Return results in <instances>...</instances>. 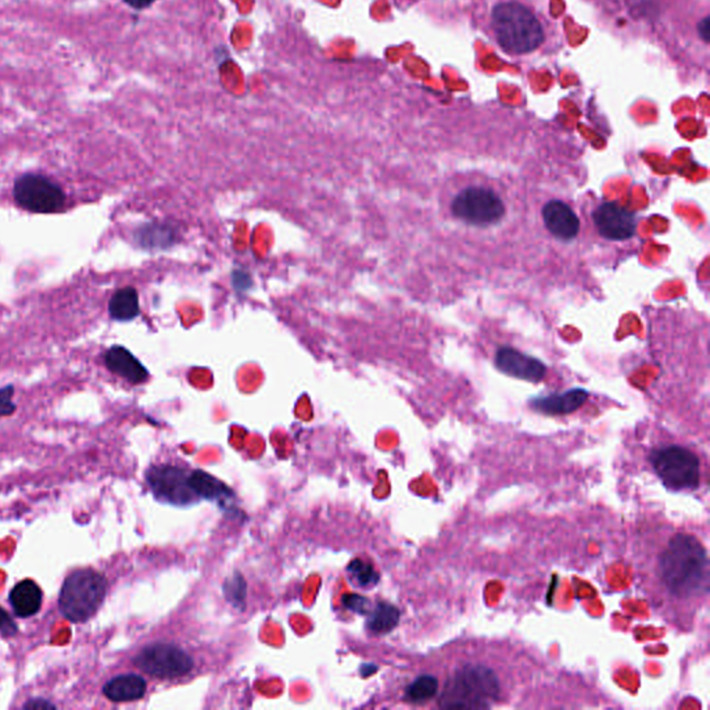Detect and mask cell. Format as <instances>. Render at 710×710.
Wrapping results in <instances>:
<instances>
[{
    "mask_svg": "<svg viewBox=\"0 0 710 710\" xmlns=\"http://www.w3.org/2000/svg\"><path fill=\"white\" fill-rule=\"evenodd\" d=\"M652 576L666 606L680 610L704 600L709 590L706 549L692 534H672L655 555Z\"/></svg>",
    "mask_w": 710,
    "mask_h": 710,
    "instance_id": "obj_1",
    "label": "cell"
},
{
    "mask_svg": "<svg viewBox=\"0 0 710 710\" xmlns=\"http://www.w3.org/2000/svg\"><path fill=\"white\" fill-rule=\"evenodd\" d=\"M512 682L489 657L469 655L455 662L439 690L443 709H490L508 698Z\"/></svg>",
    "mask_w": 710,
    "mask_h": 710,
    "instance_id": "obj_2",
    "label": "cell"
},
{
    "mask_svg": "<svg viewBox=\"0 0 710 710\" xmlns=\"http://www.w3.org/2000/svg\"><path fill=\"white\" fill-rule=\"evenodd\" d=\"M491 27L502 51L514 56L531 53L544 42L541 22L518 2L497 4L492 9Z\"/></svg>",
    "mask_w": 710,
    "mask_h": 710,
    "instance_id": "obj_3",
    "label": "cell"
},
{
    "mask_svg": "<svg viewBox=\"0 0 710 710\" xmlns=\"http://www.w3.org/2000/svg\"><path fill=\"white\" fill-rule=\"evenodd\" d=\"M108 594V580L93 569L67 576L59 595V610L71 623H85L98 612Z\"/></svg>",
    "mask_w": 710,
    "mask_h": 710,
    "instance_id": "obj_4",
    "label": "cell"
},
{
    "mask_svg": "<svg viewBox=\"0 0 710 710\" xmlns=\"http://www.w3.org/2000/svg\"><path fill=\"white\" fill-rule=\"evenodd\" d=\"M650 464L663 486L673 491L695 490L701 480V464L697 454L680 445H666L650 454Z\"/></svg>",
    "mask_w": 710,
    "mask_h": 710,
    "instance_id": "obj_5",
    "label": "cell"
},
{
    "mask_svg": "<svg viewBox=\"0 0 710 710\" xmlns=\"http://www.w3.org/2000/svg\"><path fill=\"white\" fill-rule=\"evenodd\" d=\"M452 217L474 227L496 225L506 215V204L494 190L486 187H467L451 200Z\"/></svg>",
    "mask_w": 710,
    "mask_h": 710,
    "instance_id": "obj_6",
    "label": "cell"
},
{
    "mask_svg": "<svg viewBox=\"0 0 710 710\" xmlns=\"http://www.w3.org/2000/svg\"><path fill=\"white\" fill-rule=\"evenodd\" d=\"M14 202L21 209L36 214H53L66 204V193L59 183L39 174H24L13 187Z\"/></svg>",
    "mask_w": 710,
    "mask_h": 710,
    "instance_id": "obj_7",
    "label": "cell"
},
{
    "mask_svg": "<svg viewBox=\"0 0 710 710\" xmlns=\"http://www.w3.org/2000/svg\"><path fill=\"white\" fill-rule=\"evenodd\" d=\"M136 667L156 679L174 680L189 674L195 666L182 648L168 642H155L143 648L133 659Z\"/></svg>",
    "mask_w": 710,
    "mask_h": 710,
    "instance_id": "obj_8",
    "label": "cell"
},
{
    "mask_svg": "<svg viewBox=\"0 0 710 710\" xmlns=\"http://www.w3.org/2000/svg\"><path fill=\"white\" fill-rule=\"evenodd\" d=\"M187 479L189 475L183 469L168 465L150 467L146 474L148 487L156 499L174 506H187L197 499L196 494L190 489Z\"/></svg>",
    "mask_w": 710,
    "mask_h": 710,
    "instance_id": "obj_9",
    "label": "cell"
},
{
    "mask_svg": "<svg viewBox=\"0 0 710 710\" xmlns=\"http://www.w3.org/2000/svg\"><path fill=\"white\" fill-rule=\"evenodd\" d=\"M593 221L603 239L622 242L632 239L637 231V219L630 210L618 203H602L594 210Z\"/></svg>",
    "mask_w": 710,
    "mask_h": 710,
    "instance_id": "obj_10",
    "label": "cell"
},
{
    "mask_svg": "<svg viewBox=\"0 0 710 710\" xmlns=\"http://www.w3.org/2000/svg\"><path fill=\"white\" fill-rule=\"evenodd\" d=\"M496 366L502 373L526 382H541L546 375V366L540 360L512 347L497 351Z\"/></svg>",
    "mask_w": 710,
    "mask_h": 710,
    "instance_id": "obj_11",
    "label": "cell"
},
{
    "mask_svg": "<svg viewBox=\"0 0 710 710\" xmlns=\"http://www.w3.org/2000/svg\"><path fill=\"white\" fill-rule=\"evenodd\" d=\"M544 225L549 234L563 242H570L580 231V219L570 205L561 200H551L541 210Z\"/></svg>",
    "mask_w": 710,
    "mask_h": 710,
    "instance_id": "obj_12",
    "label": "cell"
},
{
    "mask_svg": "<svg viewBox=\"0 0 710 710\" xmlns=\"http://www.w3.org/2000/svg\"><path fill=\"white\" fill-rule=\"evenodd\" d=\"M105 365L111 373L132 385H142L148 379L146 366L124 346H113L106 351Z\"/></svg>",
    "mask_w": 710,
    "mask_h": 710,
    "instance_id": "obj_13",
    "label": "cell"
},
{
    "mask_svg": "<svg viewBox=\"0 0 710 710\" xmlns=\"http://www.w3.org/2000/svg\"><path fill=\"white\" fill-rule=\"evenodd\" d=\"M584 388H571L562 395H543L531 401V407L546 415H566L578 411L587 401Z\"/></svg>",
    "mask_w": 710,
    "mask_h": 710,
    "instance_id": "obj_14",
    "label": "cell"
},
{
    "mask_svg": "<svg viewBox=\"0 0 710 710\" xmlns=\"http://www.w3.org/2000/svg\"><path fill=\"white\" fill-rule=\"evenodd\" d=\"M44 593L34 580L20 581L9 594V602L13 608L14 615L28 619L41 610Z\"/></svg>",
    "mask_w": 710,
    "mask_h": 710,
    "instance_id": "obj_15",
    "label": "cell"
},
{
    "mask_svg": "<svg viewBox=\"0 0 710 710\" xmlns=\"http://www.w3.org/2000/svg\"><path fill=\"white\" fill-rule=\"evenodd\" d=\"M146 680L138 674H121L103 685V695L113 702L140 701L146 694Z\"/></svg>",
    "mask_w": 710,
    "mask_h": 710,
    "instance_id": "obj_16",
    "label": "cell"
},
{
    "mask_svg": "<svg viewBox=\"0 0 710 710\" xmlns=\"http://www.w3.org/2000/svg\"><path fill=\"white\" fill-rule=\"evenodd\" d=\"M177 239L175 227L162 222H148L140 225L133 231V242L146 250L168 249L177 242Z\"/></svg>",
    "mask_w": 710,
    "mask_h": 710,
    "instance_id": "obj_17",
    "label": "cell"
},
{
    "mask_svg": "<svg viewBox=\"0 0 710 710\" xmlns=\"http://www.w3.org/2000/svg\"><path fill=\"white\" fill-rule=\"evenodd\" d=\"M140 313V294L131 286L118 289L108 301V315L117 323H131Z\"/></svg>",
    "mask_w": 710,
    "mask_h": 710,
    "instance_id": "obj_18",
    "label": "cell"
},
{
    "mask_svg": "<svg viewBox=\"0 0 710 710\" xmlns=\"http://www.w3.org/2000/svg\"><path fill=\"white\" fill-rule=\"evenodd\" d=\"M366 627L373 634H387L395 630L400 622V610L388 602L373 603L372 610L366 615Z\"/></svg>",
    "mask_w": 710,
    "mask_h": 710,
    "instance_id": "obj_19",
    "label": "cell"
},
{
    "mask_svg": "<svg viewBox=\"0 0 710 710\" xmlns=\"http://www.w3.org/2000/svg\"><path fill=\"white\" fill-rule=\"evenodd\" d=\"M189 486L192 491L196 494L197 499H225L231 496L229 487L225 486L221 480L203 471H195L189 475Z\"/></svg>",
    "mask_w": 710,
    "mask_h": 710,
    "instance_id": "obj_20",
    "label": "cell"
},
{
    "mask_svg": "<svg viewBox=\"0 0 710 710\" xmlns=\"http://www.w3.org/2000/svg\"><path fill=\"white\" fill-rule=\"evenodd\" d=\"M440 682L436 675L420 674L405 690V701L422 705L432 701L439 694Z\"/></svg>",
    "mask_w": 710,
    "mask_h": 710,
    "instance_id": "obj_21",
    "label": "cell"
},
{
    "mask_svg": "<svg viewBox=\"0 0 710 710\" xmlns=\"http://www.w3.org/2000/svg\"><path fill=\"white\" fill-rule=\"evenodd\" d=\"M347 570L361 587H373L379 583V573L371 563L363 562L361 559H354L348 565Z\"/></svg>",
    "mask_w": 710,
    "mask_h": 710,
    "instance_id": "obj_22",
    "label": "cell"
},
{
    "mask_svg": "<svg viewBox=\"0 0 710 710\" xmlns=\"http://www.w3.org/2000/svg\"><path fill=\"white\" fill-rule=\"evenodd\" d=\"M225 597L232 605L239 606L243 605L246 601V581L242 578V575L236 573L234 578H227L224 586Z\"/></svg>",
    "mask_w": 710,
    "mask_h": 710,
    "instance_id": "obj_23",
    "label": "cell"
},
{
    "mask_svg": "<svg viewBox=\"0 0 710 710\" xmlns=\"http://www.w3.org/2000/svg\"><path fill=\"white\" fill-rule=\"evenodd\" d=\"M343 605L347 608L351 612L358 613V615L366 616L372 610L373 602H371L368 598L358 595V594H346L343 600Z\"/></svg>",
    "mask_w": 710,
    "mask_h": 710,
    "instance_id": "obj_24",
    "label": "cell"
},
{
    "mask_svg": "<svg viewBox=\"0 0 710 710\" xmlns=\"http://www.w3.org/2000/svg\"><path fill=\"white\" fill-rule=\"evenodd\" d=\"M14 392H16V388L13 385L0 387V418L12 417L16 412L17 405L13 401Z\"/></svg>",
    "mask_w": 710,
    "mask_h": 710,
    "instance_id": "obj_25",
    "label": "cell"
},
{
    "mask_svg": "<svg viewBox=\"0 0 710 710\" xmlns=\"http://www.w3.org/2000/svg\"><path fill=\"white\" fill-rule=\"evenodd\" d=\"M17 633H19V627H17L16 622L12 619V616L4 608H0V634L9 638L14 637Z\"/></svg>",
    "mask_w": 710,
    "mask_h": 710,
    "instance_id": "obj_26",
    "label": "cell"
},
{
    "mask_svg": "<svg viewBox=\"0 0 710 710\" xmlns=\"http://www.w3.org/2000/svg\"><path fill=\"white\" fill-rule=\"evenodd\" d=\"M156 2L157 0H123V4H127L135 12H145V10L150 9Z\"/></svg>",
    "mask_w": 710,
    "mask_h": 710,
    "instance_id": "obj_27",
    "label": "cell"
},
{
    "mask_svg": "<svg viewBox=\"0 0 710 710\" xmlns=\"http://www.w3.org/2000/svg\"><path fill=\"white\" fill-rule=\"evenodd\" d=\"M38 707H42V709H54L56 706H54V704H52V702L42 699V698L31 699V701L24 705V709H38Z\"/></svg>",
    "mask_w": 710,
    "mask_h": 710,
    "instance_id": "obj_28",
    "label": "cell"
},
{
    "mask_svg": "<svg viewBox=\"0 0 710 710\" xmlns=\"http://www.w3.org/2000/svg\"><path fill=\"white\" fill-rule=\"evenodd\" d=\"M698 31H699V36H702L705 42L709 41L707 38V34H709V19H704L701 22H699V26H698Z\"/></svg>",
    "mask_w": 710,
    "mask_h": 710,
    "instance_id": "obj_29",
    "label": "cell"
}]
</instances>
